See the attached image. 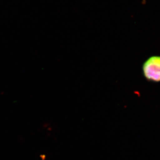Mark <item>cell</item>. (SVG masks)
Returning <instances> with one entry per match:
<instances>
[{
    "mask_svg": "<svg viewBox=\"0 0 160 160\" xmlns=\"http://www.w3.org/2000/svg\"><path fill=\"white\" fill-rule=\"evenodd\" d=\"M143 76L147 81L152 82H160V56L148 58L142 65Z\"/></svg>",
    "mask_w": 160,
    "mask_h": 160,
    "instance_id": "obj_1",
    "label": "cell"
}]
</instances>
